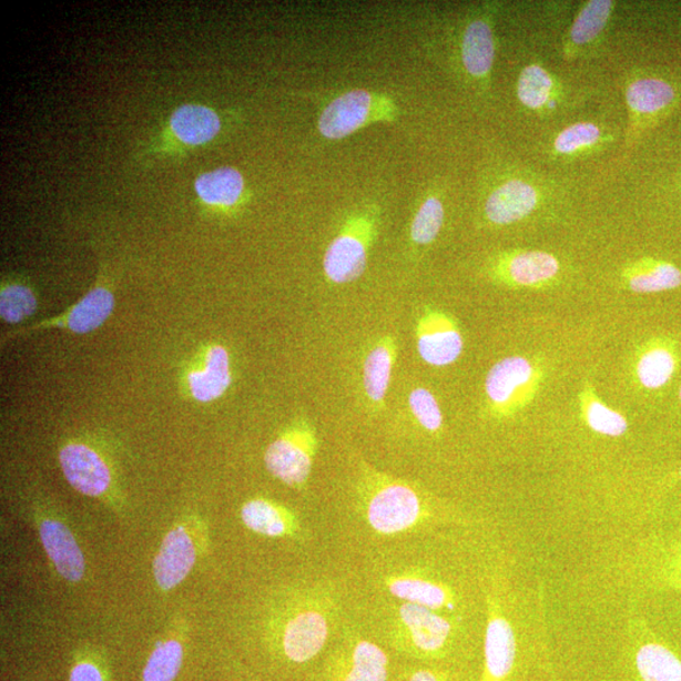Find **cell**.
<instances>
[{
    "label": "cell",
    "mask_w": 681,
    "mask_h": 681,
    "mask_svg": "<svg viewBox=\"0 0 681 681\" xmlns=\"http://www.w3.org/2000/svg\"><path fill=\"white\" fill-rule=\"evenodd\" d=\"M374 235V224L369 220L348 223L327 247L324 257L327 281L339 285L360 278L366 270L367 252Z\"/></svg>",
    "instance_id": "obj_5"
},
{
    "label": "cell",
    "mask_w": 681,
    "mask_h": 681,
    "mask_svg": "<svg viewBox=\"0 0 681 681\" xmlns=\"http://www.w3.org/2000/svg\"><path fill=\"white\" fill-rule=\"evenodd\" d=\"M397 622L405 641L426 653L444 649L453 632V623L445 616L407 602L399 607Z\"/></svg>",
    "instance_id": "obj_14"
},
{
    "label": "cell",
    "mask_w": 681,
    "mask_h": 681,
    "mask_svg": "<svg viewBox=\"0 0 681 681\" xmlns=\"http://www.w3.org/2000/svg\"><path fill=\"white\" fill-rule=\"evenodd\" d=\"M583 417L589 428L607 437H620L629 429L628 420L600 399L591 390L582 395Z\"/></svg>",
    "instance_id": "obj_28"
},
{
    "label": "cell",
    "mask_w": 681,
    "mask_h": 681,
    "mask_svg": "<svg viewBox=\"0 0 681 681\" xmlns=\"http://www.w3.org/2000/svg\"><path fill=\"white\" fill-rule=\"evenodd\" d=\"M417 349L430 366L453 365L464 353V336L456 322L446 313L428 308L417 322Z\"/></svg>",
    "instance_id": "obj_6"
},
{
    "label": "cell",
    "mask_w": 681,
    "mask_h": 681,
    "mask_svg": "<svg viewBox=\"0 0 681 681\" xmlns=\"http://www.w3.org/2000/svg\"><path fill=\"white\" fill-rule=\"evenodd\" d=\"M365 511L375 531L393 536L416 527L425 514V506L411 486L374 474L367 478Z\"/></svg>",
    "instance_id": "obj_1"
},
{
    "label": "cell",
    "mask_w": 681,
    "mask_h": 681,
    "mask_svg": "<svg viewBox=\"0 0 681 681\" xmlns=\"http://www.w3.org/2000/svg\"><path fill=\"white\" fill-rule=\"evenodd\" d=\"M538 205V193L527 182L514 180L496 189L486 201L487 218L496 225H509L528 216Z\"/></svg>",
    "instance_id": "obj_16"
},
{
    "label": "cell",
    "mask_w": 681,
    "mask_h": 681,
    "mask_svg": "<svg viewBox=\"0 0 681 681\" xmlns=\"http://www.w3.org/2000/svg\"><path fill=\"white\" fill-rule=\"evenodd\" d=\"M318 450L316 428L307 419H296L266 448L264 463L281 482L302 490L312 474Z\"/></svg>",
    "instance_id": "obj_2"
},
{
    "label": "cell",
    "mask_w": 681,
    "mask_h": 681,
    "mask_svg": "<svg viewBox=\"0 0 681 681\" xmlns=\"http://www.w3.org/2000/svg\"><path fill=\"white\" fill-rule=\"evenodd\" d=\"M241 517L248 530L264 537H292L299 530L296 514L281 504L262 499V497L246 501L243 505Z\"/></svg>",
    "instance_id": "obj_17"
},
{
    "label": "cell",
    "mask_w": 681,
    "mask_h": 681,
    "mask_svg": "<svg viewBox=\"0 0 681 681\" xmlns=\"http://www.w3.org/2000/svg\"><path fill=\"white\" fill-rule=\"evenodd\" d=\"M679 475H680V477H681V467H680V471H679Z\"/></svg>",
    "instance_id": "obj_40"
},
{
    "label": "cell",
    "mask_w": 681,
    "mask_h": 681,
    "mask_svg": "<svg viewBox=\"0 0 681 681\" xmlns=\"http://www.w3.org/2000/svg\"><path fill=\"white\" fill-rule=\"evenodd\" d=\"M600 129L592 123H579L565 129L555 143L561 154H572L594 145L600 140Z\"/></svg>",
    "instance_id": "obj_36"
},
{
    "label": "cell",
    "mask_w": 681,
    "mask_h": 681,
    "mask_svg": "<svg viewBox=\"0 0 681 681\" xmlns=\"http://www.w3.org/2000/svg\"><path fill=\"white\" fill-rule=\"evenodd\" d=\"M679 397H680V400H681V386H680Z\"/></svg>",
    "instance_id": "obj_39"
},
{
    "label": "cell",
    "mask_w": 681,
    "mask_h": 681,
    "mask_svg": "<svg viewBox=\"0 0 681 681\" xmlns=\"http://www.w3.org/2000/svg\"><path fill=\"white\" fill-rule=\"evenodd\" d=\"M409 408L419 426L431 434L444 427V414L434 394L426 388H416L409 394Z\"/></svg>",
    "instance_id": "obj_34"
},
{
    "label": "cell",
    "mask_w": 681,
    "mask_h": 681,
    "mask_svg": "<svg viewBox=\"0 0 681 681\" xmlns=\"http://www.w3.org/2000/svg\"><path fill=\"white\" fill-rule=\"evenodd\" d=\"M445 223V207L437 197H428L423 202L413 218L410 238L414 244L429 245L434 243Z\"/></svg>",
    "instance_id": "obj_32"
},
{
    "label": "cell",
    "mask_w": 681,
    "mask_h": 681,
    "mask_svg": "<svg viewBox=\"0 0 681 681\" xmlns=\"http://www.w3.org/2000/svg\"><path fill=\"white\" fill-rule=\"evenodd\" d=\"M343 681H388V658L375 643L357 641Z\"/></svg>",
    "instance_id": "obj_25"
},
{
    "label": "cell",
    "mask_w": 681,
    "mask_h": 681,
    "mask_svg": "<svg viewBox=\"0 0 681 681\" xmlns=\"http://www.w3.org/2000/svg\"><path fill=\"white\" fill-rule=\"evenodd\" d=\"M199 547L187 526L173 527L164 537L153 561L155 583L163 592L177 588L196 566Z\"/></svg>",
    "instance_id": "obj_10"
},
{
    "label": "cell",
    "mask_w": 681,
    "mask_h": 681,
    "mask_svg": "<svg viewBox=\"0 0 681 681\" xmlns=\"http://www.w3.org/2000/svg\"><path fill=\"white\" fill-rule=\"evenodd\" d=\"M39 301L30 287L23 284H7L0 291V317L8 325L21 324L34 315Z\"/></svg>",
    "instance_id": "obj_30"
},
{
    "label": "cell",
    "mask_w": 681,
    "mask_h": 681,
    "mask_svg": "<svg viewBox=\"0 0 681 681\" xmlns=\"http://www.w3.org/2000/svg\"><path fill=\"white\" fill-rule=\"evenodd\" d=\"M613 2L609 0H593L578 14L570 30V40L575 44H586L596 39L609 22Z\"/></svg>",
    "instance_id": "obj_31"
},
{
    "label": "cell",
    "mask_w": 681,
    "mask_h": 681,
    "mask_svg": "<svg viewBox=\"0 0 681 681\" xmlns=\"http://www.w3.org/2000/svg\"><path fill=\"white\" fill-rule=\"evenodd\" d=\"M386 588L399 600L427 607L429 610H454V594L449 589L434 579L417 576H394L386 578Z\"/></svg>",
    "instance_id": "obj_18"
},
{
    "label": "cell",
    "mask_w": 681,
    "mask_h": 681,
    "mask_svg": "<svg viewBox=\"0 0 681 681\" xmlns=\"http://www.w3.org/2000/svg\"><path fill=\"white\" fill-rule=\"evenodd\" d=\"M171 128L183 143L200 145L214 140L220 132V118L210 108L183 105L171 118Z\"/></svg>",
    "instance_id": "obj_20"
},
{
    "label": "cell",
    "mask_w": 681,
    "mask_h": 681,
    "mask_svg": "<svg viewBox=\"0 0 681 681\" xmlns=\"http://www.w3.org/2000/svg\"><path fill=\"white\" fill-rule=\"evenodd\" d=\"M329 623L324 611L308 606L294 611L284 622L282 646L289 660L306 662L326 646Z\"/></svg>",
    "instance_id": "obj_11"
},
{
    "label": "cell",
    "mask_w": 681,
    "mask_h": 681,
    "mask_svg": "<svg viewBox=\"0 0 681 681\" xmlns=\"http://www.w3.org/2000/svg\"><path fill=\"white\" fill-rule=\"evenodd\" d=\"M393 105L370 91L352 90L337 96L324 109L318 119V131L331 141L344 140L358 129L380 119H389Z\"/></svg>",
    "instance_id": "obj_3"
},
{
    "label": "cell",
    "mask_w": 681,
    "mask_h": 681,
    "mask_svg": "<svg viewBox=\"0 0 681 681\" xmlns=\"http://www.w3.org/2000/svg\"><path fill=\"white\" fill-rule=\"evenodd\" d=\"M652 573L658 585L681 591V540L660 549Z\"/></svg>",
    "instance_id": "obj_35"
},
{
    "label": "cell",
    "mask_w": 681,
    "mask_h": 681,
    "mask_svg": "<svg viewBox=\"0 0 681 681\" xmlns=\"http://www.w3.org/2000/svg\"><path fill=\"white\" fill-rule=\"evenodd\" d=\"M517 659V634L512 623L495 597L487 602L485 634L486 671L494 681H501L511 673Z\"/></svg>",
    "instance_id": "obj_12"
},
{
    "label": "cell",
    "mask_w": 681,
    "mask_h": 681,
    "mask_svg": "<svg viewBox=\"0 0 681 681\" xmlns=\"http://www.w3.org/2000/svg\"><path fill=\"white\" fill-rule=\"evenodd\" d=\"M506 278L524 287H536L553 279L559 272L557 257L542 252H526L509 257Z\"/></svg>",
    "instance_id": "obj_21"
},
{
    "label": "cell",
    "mask_w": 681,
    "mask_h": 681,
    "mask_svg": "<svg viewBox=\"0 0 681 681\" xmlns=\"http://www.w3.org/2000/svg\"><path fill=\"white\" fill-rule=\"evenodd\" d=\"M675 98L673 88L668 82L658 79L634 81L628 89V103L640 114L659 112Z\"/></svg>",
    "instance_id": "obj_27"
},
{
    "label": "cell",
    "mask_w": 681,
    "mask_h": 681,
    "mask_svg": "<svg viewBox=\"0 0 681 681\" xmlns=\"http://www.w3.org/2000/svg\"><path fill=\"white\" fill-rule=\"evenodd\" d=\"M553 85V80L545 69L531 64L521 72L518 95L524 105L538 109L547 104Z\"/></svg>",
    "instance_id": "obj_33"
},
{
    "label": "cell",
    "mask_w": 681,
    "mask_h": 681,
    "mask_svg": "<svg viewBox=\"0 0 681 681\" xmlns=\"http://www.w3.org/2000/svg\"><path fill=\"white\" fill-rule=\"evenodd\" d=\"M681 272L669 263L641 264L629 275V288L637 293H658L677 289Z\"/></svg>",
    "instance_id": "obj_26"
},
{
    "label": "cell",
    "mask_w": 681,
    "mask_h": 681,
    "mask_svg": "<svg viewBox=\"0 0 681 681\" xmlns=\"http://www.w3.org/2000/svg\"><path fill=\"white\" fill-rule=\"evenodd\" d=\"M409 681H439L438 678L429 670H419L414 673Z\"/></svg>",
    "instance_id": "obj_38"
},
{
    "label": "cell",
    "mask_w": 681,
    "mask_h": 681,
    "mask_svg": "<svg viewBox=\"0 0 681 681\" xmlns=\"http://www.w3.org/2000/svg\"><path fill=\"white\" fill-rule=\"evenodd\" d=\"M59 459L62 474L73 490L89 497H103L112 489V471L95 448L70 441L60 449Z\"/></svg>",
    "instance_id": "obj_7"
},
{
    "label": "cell",
    "mask_w": 681,
    "mask_h": 681,
    "mask_svg": "<svg viewBox=\"0 0 681 681\" xmlns=\"http://www.w3.org/2000/svg\"><path fill=\"white\" fill-rule=\"evenodd\" d=\"M41 545L58 573L70 583L85 576L87 561L79 542L67 524L57 518H43L39 524Z\"/></svg>",
    "instance_id": "obj_13"
},
{
    "label": "cell",
    "mask_w": 681,
    "mask_h": 681,
    "mask_svg": "<svg viewBox=\"0 0 681 681\" xmlns=\"http://www.w3.org/2000/svg\"><path fill=\"white\" fill-rule=\"evenodd\" d=\"M398 358V344L395 337L386 335L367 353L364 363L363 385L372 408L382 409L388 395L395 362Z\"/></svg>",
    "instance_id": "obj_15"
},
{
    "label": "cell",
    "mask_w": 681,
    "mask_h": 681,
    "mask_svg": "<svg viewBox=\"0 0 681 681\" xmlns=\"http://www.w3.org/2000/svg\"><path fill=\"white\" fill-rule=\"evenodd\" d=\"M678 369V357L673 348L657 344L650 346L639 358L637 376L639 383L649 390H658L673 379Z\"/></svg>",
    "instance_id": "obj_23"
},
{
    "label": "cell",
    "mask_w": 681,
    "mask_h": 681,
    "mask_svg": "<svg viewBox=\"0 0 681 681\" xmlns=\"http://www.w3.org/2000/svg\"><path fill=\"white\" fill-rule=\"evenodd\" d=\"M114 308L115 297L113 292L105 287H96L61 315L27 328L13 331V333L4 335L3 338L4 340L12 339L45 328H61L71 331L73 334L87 335L103 326L112 316Z\"/></svg>",
    "instance_id": "obj_8"
},
{
    "label": "cell",
    "mask_w": 681,
    "mask_h": 681,
    "mask_svg": "<svg viewBox=\"0 0 681 681\" xmlns=\"http://www.w3.org/2000/svg\"><path fill=\"white\" fill-rule=\"evenodd\" d=\"M183 661V647L170 639L156 643L143 671V681H173L177 678Z\"/></svg>",
    "instance_id": "obj_29"
},
{
    "label": "cell",
    "mask_w": 681,
    "mask_h": 681,
    "mask_svg": "<svg viewBox=\"0 0 681 681\" xmlns=\"http://www.w3.org/2000/svg\"><path fill=\"white\" fill-rule=\"evenodd\" d=\"M538 383V372L528 358L506 357L487 374L486 397L494 413L508 416L532 398Z\"/></svg>",
    "instance_id": "obj_4"
},
{
    "label": "cell",
    "mask_w": 681,
    "mask_h": 681,
    "mask_svg": "<svg viewBox=\"0 0 681 681\" xmlns=\"http://www.w3.org/2000/svg\"><path fill=\"white\" fill-rule=\"evenodd\" d=\"M637 668L643 681H681V660L662 643H643L637 653Z\"/></svg>",
    "instance_id": "obj_24"
},
{
    "label": "cell",
    "mask_w": 681,
    "mask_h": 681,
    "mask_svg": "<svg viewBox=\"0 0 681 681\" xmlns=\"http://www.w3.org/2000/svg\"><path fill=\"white\" fill-rule=\"evenodd\" d=\"M70 681H104V678L96 665L85 661L72 668Z\"/></svg>",
    "instance_id": "obj_37"
},
{
    "label": "cell",
    "mask_w": 681,
    "mask_h": 681,
    "mask_svg": "<svg viewBox=\"0 0 681 681\" xmlns=\"http://www.w3.org/2000/svg\"><path fill=\"white\" fill-rule=\"evenodd\" d=\"M232 384V356L225 346L218 344L202 348L185 376L189 397L199 403H213L224 397Z\"/></svg>",
    "instance_id": "obj_9"
},
{
    "label": "cell",
    "mask_w": 681,
    "mask_h": 681,
    "mask_svg": "<svg viewBox=\"0 0 681 681\" xmlns=\"http://www.w3.org/2000/svg\"><path fill=\"white\" fill-rule=\"evenodd\" d=\"M199 196L209 205L233 206L244 191L241 172L223 167L202 174L196 181Z\"/></svg>",
    "instance_id": "obj_22"
},
{
    "label": "cell",
    "mask_w": 681,
    "mask_h": 681,
    "mask_svg": "<svg viewBox=\"0 0 681 681\" xmlns=\"http://www.w3.org/2000/svg\"><path fill=\"white\" fill-rule=\"evenodd\" d=\"M495 60V41L491 26L476 20L467 26L463 40V61L469 75L489 77Z\"/></svg>",
    "instance_id": "obj_19"
}]
</instances>
